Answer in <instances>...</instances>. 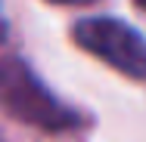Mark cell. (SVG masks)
<instances>
[{"mask_svg": "<svg viewBox=\"0 0 146 142\" xmlns=\"http://www.w3.org/2000/svg\"><path fill=\"white\" fill-rule=\"evenodd\" d=\"M72 37L84 53L112 65L115 71L134 80L146 77V37L134 25L121 22L115 16H87L75 22Z\"/></svg>", "mask_w": 146, "mask_h": 142, "instance_id": "2", "label": "cell"}, {"mask_svg": "<svg viewBox=\"0 0 146 142\" xmlns=\"http://www.w3.org/2000/svg\"><path fill=\"white\" fill-rule=\"evenodd\" d=\"M0 105L16 120H25L37 130L59 133L78 127V111L53 96V90L31 71L28 62L16 56L0 59Z\"/></svg>", "mask_w": 146, "mask_h": 142, "instance_id": "1", "label": "cell"}, {"mask_svg": "<svg viewBox=\"0 0 146 142\" xmlns=\"http://www.w3.org/2000/svg\"><path fill=\"white\" fill-rule=\"evenodd\" d=\"M6 40V22H3V16H0V43Z\"/></svg>", "mask_w": 146, "mask_h": 142, "instance_id": "4", "label": "cell"}, {"mask_svg": "<svg viewBox=\"0 0 146 142\" xmlns=\"http://www.w3.org/2000/svg\"><path fill=\"white\" fill-rule=\"evenodd\" d=\"M137 3H143V6H146V0H137Z\"/></svg>", "mask_w": 146, "mask_h": 142, "instance_id": "5", "label": "cell"}, {"mask_svg": "<svg viewBox=\"0 0 146 142\" xmlns=\"http://www.w3.org/2000/svg\"><path fill=\"white\" fill-rule=\"evenodd\" d=\"M47 3H56V6H84V3H93V0H47Z\"/></svg>", "mask_w": 146, "mask_h": 142, "instance_id": "3", "label": "cell"}]
</instances>
